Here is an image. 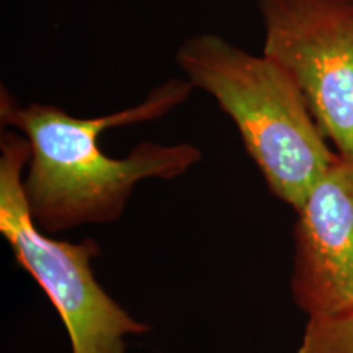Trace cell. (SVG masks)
Listing matches in <instances>:
<instances>
[{
    "label": "cell",
    "mask_w": 353,
    "mask_h": 353,
    "mask_svg": "<svg viewBox=\"0 0 353 353\" xmlns=\"http://www.w3.org/2000/svg\"><path fill=\"white\" fill-rule=\"evenodd\" d=\"M263 56L293 79L317 126L353 159V0H259Z\"/></svg>",
    "instance_id": "obj_4"
},
{
    "label": "cell",
    "mask_w": 353,
    "mask_h": 353,
    "mask_svg": "<svg viewBox=\"0 0 353 353\" xmlns=\"http://www.w3.org/2000/svg\"><path fill=\"white\" fill-rule=\"evenodd\" d=\"M298 353H353V309L307 319Z\"/></svg>",
    "instance_id": "obj_6"
},
{
    "label": "cell",
    "mask_w": 353,
    "mask_h": 353,
    "mask_svg": "<svg viewBox=\"0 0 353 353\" xmlns=\"http://www.w3.org/2000/svg\"><path fill=\"white\" fill-rule=\"evenodd\" d=\"M294 224L291 293L307 319L353 309V159L339 156Z\"/></svg>",
    "instance_id": "obj_5"
},
{
    "label": "cell",
    "mask_w": 353,
    "mask_h": 353,
    "mask_svg": "<svg viewBox=\"0 0 353 353\" xmlns=\"http://www.w3.org/2000/svg\"><path fill=\"white\" fill-rule=\"evenodd\" d=\"M30 161L25 136L3 131L0 138V232L17 262L41 286L64 322L70 353H128L130 335L149 332L101 288L92 272L95 241L79 244L52 239L30 213L23 170Z\"/></svg>",
    "instance_id": "obj_3"
},
{
    "label": "cell",
    "mask_w": 353,
    "mask_h": 353,
    "mask_svg": "<svg viewBox=\"0 0 353 353\" xmlns=\"http://www.w3.org/2000/svg\"><path fill=\"white\" fill-rule=\"evenodd\" d=\"M175 57L187 81L231 118L273 195L301 208L339 154L329 149L288 72L213 33L187 38Z\"/></svg>",
    "instance_id": "obj_2"
},
{
    "label": "cell",
    "mask_w": 353,
    "mask_h": 353,
    "mask_svg": "<svg viewBox=\"0 0 353 353\" xmlns=\"http://www.w3.org/2000/svg\"><path fill=\"white\" fill-rule=\"evenodd\" d=\"M193 90L187 79H170L138 105L105 117L79 118L50 103L23 107L2 88V126L21 132L30 143L23 185L38 228L56 234L114 223L143 180H172L196 165L203 154L190 143L143 141L123 159L110 157L100 148V136L110 128L159 120L185 103Z\"/></svg>",
    "instance_id": "obj_1"
}]
</instances>
